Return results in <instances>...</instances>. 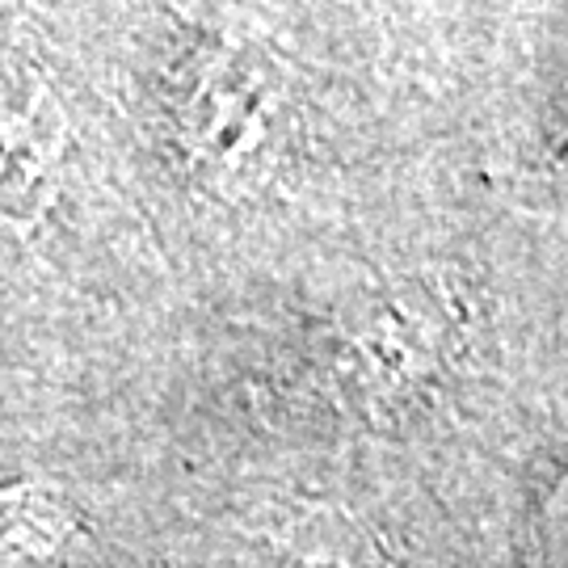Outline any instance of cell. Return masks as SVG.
<instances>
[{
  "label": "cell",
  "mask_w": 568,
  "mask_h": 568,
  "mask_svg": "<svg viewBox=\"0 0 568 568\" xmlns=\"http://www.w3.org/2000/svg\"><path fill=\"white\" fill-rule=\"evenodd\" d=\"M84 518L55 493H0V568H55L84 551Z\"/></svg>",
  "instance_id": "1"
},
{
  "label": "cell",
  "mask_w": 568,
  "mask_h": 568,
  "mask_svg": "<svg viewBox=\"0 0 568 568\" xmlns=\"http://www.w3.org/2000/svg\"><path fill=\"white\" fill-rule=\"evenodd\" d=\"M51 98L21 72L18 63L0 60V185L39 190L51 161Z\"/></svg>",
  "instance_id": "2"
}]
</instances>
